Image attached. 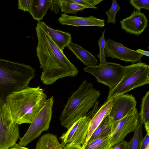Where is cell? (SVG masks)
<instances>
[{
	"mask_svg": "<svg viewBox=\"0 0 149 149\" xmlns=\"http://www.w3.org/2000/svg\"><path fill=\"white\" fill-rule=\"evenodd\" d=\"M38 38L37 55L42 70L40 79L45 85L53 84L58 79L74 77L79 71L69 61L38 21L35 28Z\"/></svg>",
	"mask_w": 149,
	"mask_h": 149,
	"instance_id": "6da1fadb",
	"label": "cell"
},
{
	"mask_svg": "<svg viewBox=\"0 0 149 149\" xmlns=\"http://www.w3.org/2000/svg\"><path fill=\"white\" fill-rule=\"evenodd\" d=\"M47 97L40 86L28 87L10 95L6 103L17 125L31 124L44 106Z\"/></svg>",
	"mask_w": 149,
	"mask_h": 149,
	"instance_id": "7a4b0ae2",
	"label": "cell"
},
{
	"mask_svg": "<svg viewBox=\"0 0 149 149\" xmlns=\"http://www.w3.org/2000/svg\"><path fill=\"white\" fill-rule=\"evenodd\" d=\"M35 74L29 65L0 58V107L10 95L29 87Z\"/></svg>",
	"mask_w": 149,
	"mask_h": 149,
	"instance_id": "3957f363",
	"label": "cell"
},
{
	"mask_svg": "<svg viewBox=\"0 0 149 149\" xmlns=\"http://www.w3.org/2000/svg\"><path fill=\"white\" fill-rule=\"evenodd\" d=\"M100 93L93 84L84 80L69 98L59 119L62 126L68 129L77 120L86 116L93 107Z\"/></svg>",
	"mask_w": 149,
	"mask_h": 149,
	"instance_id": "277c9868",
	"label": "cell"
},
{
	"mask_svg": "<svg viewBox=\"0 0 149 149\" xmlns=\"http://www.w3.org/2000/svg\"><path fill=\"white\" fill-rule=\"evenodd\" d=\"M123 76L118 84L109 91L107 101L125 94L134 88L149 83V66L139 62L125 66Z\"/></svg>",
	"mask_w": 149,
	"mask_h": 149,
	"instance_id": "5b68a950",
	"label": "cell"
},
{
	"mask_svg": "<svg viewBox=\"0 0 149 149\" xmlns=\"http://www.w3.org/2000/svg\"><path fill=\"white\" fill-rule=\"evenodd\" d=\"M53 96L47 99L41 110L36 115L24 136L20 139L19 144L25 146L40 136L49 126L54 102Z\"/></svg>",
	"mask_w": 149,
	"mask_h": 149,
	"instance_id": "8992f818",
	"label": "cell"
},
{
	"mask_svg": "<svg viewBox=\"0 0 149 149\" xmlns=\"http://www.w3.org/2000/svg\"><path fill=\"white\" fill-rule=\"evenodd\" d=\"M125 69V66L119 64L107 62L99 65L86 67L83 70L95 77L99 83L108 86L110 91L120 81Z\"/></svg>",
	"mask_w": 149,
	"mask_h": 149,
	"instance_id": "52a82bcc",
	"label": "cell"
},
{
	"mask_svg": "<svg viewBox=\"0 0 149 149\" xmlns=\"http://www.w3.org/2000/svg\"><path fill=\"white\" fill-rule=\"evenodd\" d=\"M19 128L6 103L0 107V149H8L19 138Z\"/></svg>",
	"mask_w": 149,
	"mask_h": 149,
	"instance_id": "ba28073f",
	"label": "cell"
},
{
	"mask_svg": "<svg viewBox=\"0 0 149 149\" xmlns=\"http://www.w3.org/2000/svg\"><path fill=\"white\" fill-rule=\"evenodd\" d=\"M90 119L87 116L76 121L60 137L63 148L67 145H83L88 134Z\"/></svg>",
	"mask_w": 149,
	"mask_h": 149,
	"instance_id": "9c48e42d",
	"label": "cell"
},
{
	"mask_svg": "<svg viewBox=\"0 0 149 149\" xmlns=\"http://www.w3.org/2000/svg\"><path fill=\"white\" fill-rule=\"evenodd\" d=\"M116 122V126L111 137V147L124 140L128 134L134 132L136 129L140 122L138 111L136 108L124 117Z\"/></svg>",
	"mask_w": 149,
	"mask_h": 149,
	"instance_id": "30bf717a",
	"label": "cell"
},
{
	"mask_svg": "<svg viewBox=\"0 0 149 149\" xmlns=\"http://www.w3.org/2000/svg\"><path fill=\"white\" fill-rule=\"evenodd\" d=\"M105 54L108 57L117 58L127 62L134 64L141 62L143 55L136 51L124 46L122 43H118L108 38L106 41Z\"/></svg>",
	"mask_w": 149,
	"mask_h": 149,
	"instance_id": "8fae6325",
	"label": "cell"
},
{
	"mask_svg": "<svg viewBox=\"0 0 149 149\" xmlns=\"http://www.w3.org/2000/svg\"><path fill=\"white\" fill-rule=\"evenodd\" d=\"M109 114L115 121L121 119L136 108L135 98L132 94H123L115 97Z\"/></svg>",
	"mask_w": 149,
	"mask_h": 149,
	"instance_id": "7c38bea8",
	"label": "cell"
},
{
	"mask_svg": "<svg viewBox=\"0 0 149 149\" xmlns=\"http://www.w3.org/2000/svg\"><path fill=\"white\" fill-rule=\"evenodd\" d=\"M113 104V99L106 101L103 104L98 107L99 102L97 101L93 109L87 113L90 119L88 132L85 142L82 146L86 144L95 130L110 113Z\"/></svg>",
	"mask_w": 149,
	"mask_h": 149,
	"instance_id": "4fadbf2b",
	"label": "cell"
},
{
	"mask_svg": "<svg viewBox=\"0 0 149 149\" xmlns=\"http://www.w3.org/2000/svg\"><path fill=\"white\" fill-rule=\"evenodd\" d=\"M120 22L121 28L126 33L139 36L148 26V20L144 13L134 10L130 16Z\"/></svg>",
	"mask_w": 149,
	"mask_h": 149,
	"instance_id": "5bb4252c",
	"label": "cell"
},
{
	"mask_svg": "<svg viewBox=\"0 0 149 149\" xmlns=\"http://www.w3.org/2000/svg\"><path fill=\"white\" fill-rule=\"evenodd\" d=\"M59 22L62 25H67L76 26H96L103 27L105 26L104 20L98 19L93 16L88 17H81L62 14L58 19Z\"/></svg>",
	"mask_w": 149,
	"mask_h": 149,
	"instance_id": "9a60e30c",
	"label": "cell"
},
{
	"mask_svg": "<svg viewBox=\"0 0 149 149\" xmlns=\"http://www.w3.org/2000/svg\"><path fill=\"white\" fill-rule=\"evenodd\" d=\"M40 24L42 28L61 50H63L71 42L72 36L69 33L53 29L43 21H40Z\"/></svg>",
	"mask_w": 149,
	"mask_h": 149,
	"instance_id": "2e32d148",
	"label": "cell"
},
{
	"mask_svg": "<svg viewBox=\"0 0 149 149\" xmlns=\"http://www.w3.org/2000/svg\"><path fill=\"white\" fill-rule=\"evenodd\" d=\"M67 47L86 67L97 65L98 63L94 55L80 45L71 42Z\"/></svg>",
	"mask_w": 149,
	"mask_h": 149,
	"instance_id": "e0dca14e",
	"label": "cell"
},
{
	"mask_svg": "<svg viewBox=\"0 0 149 149\" xmlns=\"http://www.w3.org/2000/svg\"><path fill=\"white\" fill-rule=\"evenodd\" d=\"M116 125V122L109 115L95 130L88 142L111 135Z\"/></svg>",
	"mask_w": 149,
	"mask_h": 149,
	"instance_id": "ac0fdd59",
	"label": "cell"
},
{
	"mask_svg": "<svg viewBox=\"0 0 149 149\" xmlns=\"http://www.w3.org/2000/svg\"><path fill=\"white\" fill-rule=\"evenodd\" d=\"M50 0H32L28 12L34 20L40 21L46 15Z\"/></svg>",
	"mask_w": 149,
	"mask_h": 149,
	"instance_id": "d6986e66",
	"label": "cell"
},
{
	"mask_svg": "<svg viewBox=\"0 0 149 149\" xmlns=\"http://www.w3.org/2000/svg\"><path fill=\"white\" fill-rule=\"evenodd\" d=\"M36 149H63L57 136L50 133L44 134L37 142Z\"/></svg>",
	"mask_w": 149,
	"mask_h": 149,
	"instance_id": "ffe728a7",
	"label": "cell"
},
{
	"mask_svg": "<svg viewBox=\"0 0 149 149\" xmlns=\"http://www.w3.org/2000/svg\"><path fill=\"white\" fill-rule=\"evenodd\" d=\"M139 113L140 121L144 124L146 133H149V91H147L142 100Z\"/></svg>",
	"mask_w": 149,
	"mask_h": 149,
	"instance_id": "44dd1931",
	"label": "cell"
},
{
	"mask_svg": "<svg viewBox=\"0 0 149 149\" xmlns=\"http://www.w3.org/2000/svg\"><path fill=\"white\" fill-rule=\"evenodd\" d=\"M111 135L88 142L84 149H112L110 143Z\"/></svg>",
	"mask_w": 149,
	"mask_h": 149,
	"instance_id": "7402d4cb",
	"label": "cell"
},
{
	"mask_svg": "<svg viewBox=\"0 0 149 149\" xmlns=\"http://www.w3.org/2000/svg\"><path fill=\"white\" fill-rule=\"evenodd\" d=\"M60 8L64 14H76L79 11L86 8L81 5L68 2L67 0H59Z\"/></svg>",
	"mask_w": 149,
	"mask_h": 149,
	"instance_id": "603a6c76",
	"label": "cell"
},
{
	"mask_svg": "<svg viewBox=\"0 0 149 149\" xmlns=\"http://www.w3.org/2000/svg\"><path fill=\"white\" fill-rule=\"evenodd\" d=\"M143 124L141 121L137 128L134 132L132 138L129 142L127 149H140L143 139Z\"/></svg>",
	"mask_w": 149,
	"mask_h": 149,
	"instance_id": "cb8c5ba5",
	"label": "cell"
},
{
	"mask_svg": "<svg viewBox=\"0 0 149 149\" xmlns=\"http://www.w3.org/2000/svg\"><path fill=\"white\" fill-rule=\"evenodd\" d=\"M120 8L116 0H113L111 8L105 12L108 17L107 23L115 24L116 22V16L117 12Z\"/></svg>",
	"mask_w": 149,
	"mask_h": 149,
	"instance_id": "d4e9b609",
	"label": "cell"
},
{
	"mask_svg": "<svg viewBox=\"0 0 149 149\" xmlns=\"http://www.w3.org/2000/svg\"><path fill=\"white\" fill-rule=\"evenodd\" d=\"M105 29L102 32L101 37L98 41V44L99 47V53L97 55V57L99 59L100 64L107 63L106 59V55L105 54V49L106 45V40L104 37Z\"/></svg>",
	"mask_w": 149,
	"mask_h": 149,
	"instance_id": "484cf974",
	"label": "cell"
},
{
	"mask_svg": "<svg viewBox=\"0 0 149 149\" xmlns=\"http://www.w3.org/2000/svg\"><path fill=\"white\" fill-rule=\"evenodd\" d=\"M129 2L136 10H140L142 8L149 10L148 0H130Z\"/></svg>",
	"mask_w": 149,
	"mask_h": 149,
	"instance_id": "4316f807",
	"label": "cell"
},
{
	"mask_svg": "<svg viewBox=\"0 0 149 149\" xmlns=\"http://www.w3.org/2000/svg\"><path fill=\"white\" fill-rule=\"evenodd\" d=\"M32 0H18V8L24 11H28L31 3Z\"/></svg>",
	"mask_w": 149,
	"mask_h": 149,
	"instance_id": "83f0119b",
	"label": "cell"
},
{
	"mask_svg": "<svg viewBox=\"0 0 149 149\" xmlns=\"http://www.w3.org/2000/svg\"><path fill=\"white\" fill-rule=\"evenodd\" d=\"M49 9L56 14L58 13L60 9L59 0H50Z\"/></svg>",
	"mask_w": 149,
	"mask_h": 149,
	"instance_id": "f1b7e54d",
	"label": "cell"
},
{
	"mask_svg": "<svg viewBox=\"0 0 149 149\" xmlns=\"http://www.w3.org/2000/svg\"><path fill=\"white\" fill-rule=\"evenodd\" d=\"M67 1L70 2L81 5L86 8H90L94 9L97 8L90 4L86 0H67Z\"/></svg>",
	"mask_w": 149,
	"mask_h": 149,
	"instance_id": "f546056e",
	"label": "cell"
},
{
	"mask_svg": "<svg viewBox=\"0 0 149 149\" xmlns=\"http://www.w3.org/2000/svg\"><path fill=\"white\" fill-rule=\"evenodd\" d=\"M128 143V141L124 140L112 146V149H127Z\"/></svg>",
	"mask_w": 149,
	"mask_h": 149,
	"instance_id": "4dcf8cb0",
	"label": "cell"
},
{
	"mask_svg": "<svg viewBox=\"0 0 149 149\" xmlns=\"http://www.w3.org/2000/svg\"><path fill=\"white\" fill-rule=\"evenodd\" d=\"M148 145H149V133H146L142 140L140 149H146Z\"/></svg>",
	"mask_w": 149,
	"mask_h": 149,
	"instance_id": "1f68e13d",
	"label": "cell"
},
{
	"mask_svg": "<svg viewBox=\"0 0 149 149\" xmlns=\"http://www.w3.org/2000/svg\"><path fill=\"white\" fill-rule=\"evenodd\" d=\"M63 149H84L81 146L74 144L67 145Z\"/></svg>",
	"mask_w": 149,
	"mask_h": 149,
	"instance_id": "d6a6232c",
	"label": "cell"
},
{
	"mask_svg": "<svg viewBox=\"0 0 149 149\" xmlns=\"http://www.w3.org/2000/svg\"><path fill=\"white\" fill-rule=\"evenodd\" d=\"M8 149H28V148L20 146L19 144L15 143Z\"/></svg>",
	"mask_w": 149,
	"mask_h": 149,
	"instance_id": "836d02e7",
	"label": "cell"
},
{
	"mask_svg": "<svg viewBox=\"0 0 149 149\" xmlns=\"http://www.w3.org/2000/svg\"><path fill=\"white\" fill-rule=\"evenodd\" d=\"M92 6H95L103 1V0H86Z\"/></svg>",
	"mask_w": 149,
	"mask_h": 149,
	"instance_id": "e575fe53",
	"label": "cell"
},
{
	"mask_svg": "<svg viewBox=\"0 0 149 149\" xmlns=\"http://www.w3.org/2000/svg\"><path fill=\"white\" fill-rule=\"evenodd\" d=\"M136 51L138 53L143 55H145L148 57L149 56V52L148 51L143 50L139 49H138Z\"/></svg>",
	"mask_w": 149,
	"mask_h": 149,
	"instance_id": "d590c367",
	"label": "cell"
},
{
	"mask_svg": "<svg viewBox=\"0 0 149 149\" xmlns=\"http://www.w3.org/2000/svg\"><path fill=\"white\" fill-rule=\"evenodd\" d=\"M146 149H149V145H148Z\"/></svg>",
	"mask_w": 149,
	"mask_h": 149,
	"instance_id": "8d00e7d4",
	"label": "cell"
}]
</instances>
